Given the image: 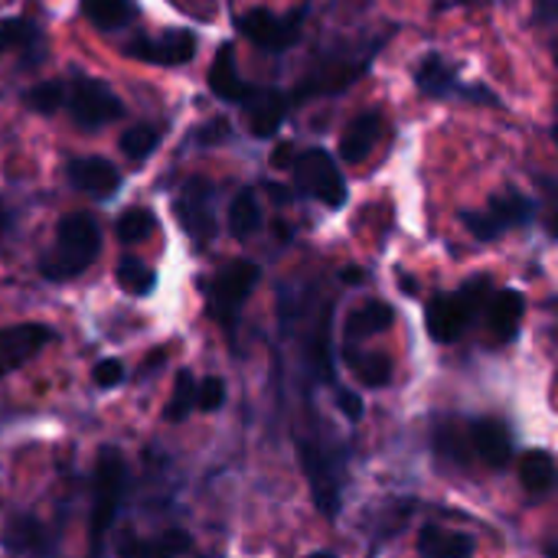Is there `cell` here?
<instances>
[{"instance_id": "obj_1", "label": "cell", "mask_w": 558, "mask_h": 558, "mask_svg": "<svg viewBox=\"0 0 558 558\" xmlns=\"http://www.w3.org/2000/svg\"><path fill=\"white\" fill-rule=\"evenodd\" d=\"M98 248H101V229H98L95 216H88V213H69L65 219H59L56 242L39 258V271L49 281L78 278L98 258Z\"/></svg>"}, {"instance_id": "obj_2", "label": "cell", "mask_w": 558, "mask_h": 558, "mask_svg": "<svg viewBox=\"0 0 558 558\" xmlns=\"http://www.w3.org/2000/svg\"><path fill=\"white\" fill-rule=\"evenodd\" d=\"M124 484H128V471L118 451L101 448L98 464H95V490H92V520H88V536H92V549L98 553L101 539L108 536V530L114 526V517L121 510L124 500Z\"/></svg>"}, {"instance_id": "obj_3", "label": "cell", "mask_w": 558, "mask_h": 558, "mask_svg": "<svg viewBox=\"0 0 558 558\" xmlns=\"http://www.w3.org/2000/svg\"><path fill=\"white\" fill-rule=\"evenodd\" d=\"M262 278V268L255 262H229L209 284V314L216 317V324L232 337L242 317V307L248 301V294L255 291Z\"/></svg>"}, {"instance_id": "obj_4", "label": "cell", "mask_w": 558, "mask_h": 558, "mask_svg": "<svg viewBox=\"0 0 558 558\" xmlns=\"http://www.w3.org/2000/svg\"><path fill=\"white\" fill-rule=\"evenodd\" d=\"M379 52V39L369 43L366 49H340L333 56H327L317 69H311V75L304 78L301 88H294V101H304V98H314V95H337L343 88H350L373 62V56Z\"/></svg>"}, {"instance_id": "obj_5", "label": "cell", "mask_w": 558, "mask_h": 558, "mask_svg": "<svg viewBox=\"0 0 558 558\" xmlns=\"http://www.w3.org/2000/svg\"><path fill=\"white\" fill-rule=\"evenodd\" d=\"M65 105H69L72 121L85 131H98L124 114V105L114 95V88L108 82H101L95 75H82V72L65 85Z\"/></svg>"}, {"instance_id": "obj_6", "label": "cell", "mask_w": 558, "mask_h": 558, "mask_svg": "<svg viewBox=\"0 0 558 558\" xmlns=\"http://www.w3.org/2000/svg\"><path fill=\"white\" fill-rule=\"evenodd\" d=\"M294 183L304 196L324 203L327 209H340L347 203V180L333 154H327L324 147H307L294 160Z\"/></svg>"}, {"instance_id": "obj_7", "label": "cell", "mask_w": 558, "mask_h": 558, "mask_svg": "<svg viewBox=\"0 0 558 558\" xmlns=\"http://www.w3.org/2000/svg\"><path fill=\"white\" fill-rule=\"evenodd\" d=\"M533 216H536V203H533L530 196H523L520 190H504V193H497V196L487 203V209L464 213L461 219H464V226H468V232H471L474 239L494 242V239H500L504 232L533 222Z\"/></svg>"}, {"instance_id": "obj_8", "label": "cell", "mask_w": 558, "mask_h": 558, "mask_svg": "<svg viewBox=\"0 0 558 558\" xmlns=\"http://www.w3.org/2000/svg\"><path fill=\"white\" fill-rule=\"evenodd\" d=\"M484 291H487V281H471V284H468L464 291H458V294H441V298H435V301L428 304V314H425V327H428L432 340H438V343H454V340L468 330V324H471V317H474V311H477Z\"/></svg>"}, {"instance_id": "obj_9", "label": "cell", "mask_w": 558, "mask_h": 558, "mask_svg": "<svg viewBox=\"0 0 558 558\" xmlns=\"http://www.w3.org/2000/svg\"><path fill=\"white\" fill-rule=\"evenodd\" d=\"M304 13H307V7L288 10V13H275L268 7H255V10H248V13L239 16V33L245 39H252L258 49L284 52L298 39L301 23H304Z\"/></svg>"}, {"instance_id": "obj_10", "label": "cell", "mask_w": 558, "mask_h": 558, "mask_svg": "<svg viewBox=\"0 0 558 558\" xmlns=\"http://www.w3.org/2000/svg\"><path fill=\"white\" fill-rule=\"evenodd\" d=\"M173 209H177L183 232L196 245H206L216 235V186L206 177H190L180 186Z\"/></svg>"}, {"instance_id": "obj_11", "label": "cell", "mask_w": 558, "mask_h": 558, "mask_svg": "<svg viewBox=\"0 0 558 558\" xmlns=\"http://www.w3.org/2000/svg\"><path fill=\"white\" fill-rule=\"evenodd\" d=\"M196 33L193 29H167L160 36H137L124 46L131 59L150 62V65H183L196 56Z\"/></svg>"}, {"instance_id": "obj_12", "label": "cell", "mask_w": 558, "mask_h": 558, "mask_svg": "<svg viewBox=\"0 0 558 558\" xmlns=\"http://www.w3.org/2000/svg\"><path fill=\"white\" fill-rule=\"evenodd\" d=\"M415 85H418V92L428 95V98H451V95L464 92V95H471V98H477V101L484 98L487 105H497V95L487 92V88H461L458 69H454L445 56H438V52H428V56L418 62V69H415Z\"/></svg>"}, {"instance_id": "obj_13", "label": "cell", "mask_w": 558, "mask_h": 558, "mask_svg": "<svg viewBox=\"0 0 558 558\" xmlns=\"http://www.w3.org/2000/svg\"><path fill=\"white\" fill-rule=\"evenodd\" d=\"M298 454H301L304 477L311 481V494H314L317 510L327 513V517H337V510H340V481H337V468L330 464V458L324 454V448H317V445H311V441H301V445H298Z\"/></svg>"}, {"instance_id": "obj_14", "label": "cell", "mask_w": 558, "mask_h": 558, "mask_svg": "<svg viewBox=\"0 0 558 558\" xmlns=\"http://www.w3.org/2000/svg\"><path fill=\"white\" fill-rule=\"evenodd\" d=\"M49 340H52V330L43 324H16L10 330H0V379L26 366Z\"/></svg>"}, {"instance_id": "obj_15", "label": "cell", "mask_w": 558, "mask_h": 558, "mask_svg": "<svg viewBox=\"0 0 558 558\" xmlns=\"http://www.w3.org/2000/svg\"><path fill=\"white\" fill-rule=\"evenodd\" d=\"M245 108V124L255 137L268 141L288 118L291 98L278 88H252V95L242 101Z\"/></svg>"}, {"instance_id": "obj_16", "label": "cell", "mask_w": 558, "mask_h": 558, "mask_svg": "<svg viewBox=\"0 0 558 558\" xmlns=\"http://www.w3.org/2000/svg\"><path fill=\"white\" fill-rule=\"evenodd\" d=\"M65 173H69V183L78 193H88L95 199H108L121 186L118 167L111 160H105V157H75V160H69Z\"/></svg>"}, {"instance_id": "obj_17", "label": "cell", "mask_w": 558, "mask_h": 558, "mask_svg": "<svg viewBox=\"0 0 558 558\" xmlns=\"http://www.w3.org/2000/svg\"><path fill=\"white\" fill-rule=\"evenodd\" d=\"M209 88L213 95H219L222 101H232V105H242L255 85H248L239 72V62H235V49L232 43H222L219 52L213 56V65H209Z\"/></svg>"}, {"instance_id": "obj_18", "label": "cell", "mask_w": 558, "mask_h": 558, "mask_svg": "<svg viewBox=\"0 0 558 558\" xmlns=\"http://www.w3.org/2000/svg\"><path fill=\"white\" fill-rule=\"evenodd\" d=\"M379 134H383V114H379V111H363V114H356V118L347 124V131L340 134V160H347V163H363V160L373 154Z\"/></svg>"}, {"instance_id": "obj_19", "label": "cell", "mask_w": 558, "mask_h": 558, "mask_svg": "<svg viewBox=\"0 0 558 558\" xmlns=\"http://www.w3.org/2000/svg\"><path fill=\"white\" fill-rule=\"evenodd\" d=\"M471 445H474V454L490 464L494 471H504L513 458V441H510V432L507 425L494 422V418H484L471 428Z\"/></svg>"}, {"instance_id": "obj_20", "label": "cell", "mask_w": 558, "mask_h": 558, "mask_svg": "<svg viewBox=\"0 0 558 558\" xmlns=\"http://www.w3.org/2000/svg\"><path fill=\"white\" fill-rule=\"evenodd\" d=\"M392 320H396V314L383 301H369V304L356 307L350 314V320H347V347H356L360 340H369L376 333H386L392 327Z\"/></svg>"}, {"instance_id": "obj_21", "label": "cell", "mask_w": 558, "mask_h": 558, "mask_svg": "<svg viewBox=\"0 0 558 558\" xmlns=\"http://www.w3.org/2000/svg\"><path fill=\"white\" fill-rule=\"evenodd\" d=\"M43 46V29L26 20V16H10V20H0V56L7 52H23L29 59H36Z\"/></svg>"}, {"instance_id": "obj_22", "label": "cell", "mask_w": 558, "mask_h": 558, "mask_svg": "<svg viewBox=\"0 0 558 558\" xmlns=\"http://www.w3.org/2000/svg\"><path fill=\"white\" fill-rule=\"evenodd\" d=\"M523 311H526V301H523L520 291L494 294V301H490V330H494V337L497 340H513L517 330H520Z\"/></svg>"}, {"instance_id": "obj_23", "label": "cell", "mask_w": 558, "mask_h": 558, "mask_svg": "<svg viewBox=\"0 0 558 558\" xmlns=\"http://www.w3.org/2000/svg\"><path fill=\"white\" fill-rule=\"evenodd\" d=\"M418 553L425 558H471L474 539L464 533H441V530L428 526L418 536Z\"/></svg>"}, {"instance_id": "obj_24", "label": "cell", "mask_w": 558, "mask_h": 558, "mask_svg": "<svg viewBox=\"0 0 558 558\" xmlns=\"http://www.w3.org/2000/svg\"><path fill=\"white\" fill-rule=\"evenodd\" d=\"M82 13L98 29H121L137 16L134 0H82Z\"/></svg>"}, {"instance_id": "obj_25", "label": "cell", "mask_w": 558, "mask_h": 558, "mask_svg": "<svg viewBox=\"0 0 558 558\" xmlns=\"http://www.w3.org/2000/svg\"><path fill=\"white\" fill-rule=\"evenodd\" d=\"M262 229V206H258V196L252 190H239L232 206H229V232L245 242L252 239L255 232Z\"/></svg>"}, {"instance_id": "obj_26", "label": "cell", "mask_w": 558, "mask_h": 558, "mask_svg": "<svg viewBox=\"0 0 558 558\" xmlns=\"http://www.w3.org/2000/svg\"><path fill=\"white\" fill-rule=\"evenodd\" d=\"M520 481L523 487L539 497V494H549L553 484H556V458L549 451H530L523 461H520Z\"/></svg>"}, {"instance_id": "obj_27", "label": "cell", "mask_w": 558, "mask_h": 558, "mask_svg": "<svg viewBox=\"0 0 558 558\" xmlns=\"http://www.w3.org/2000/svg\"><path fill=\"white\" fill-rule=\"evenodd\" d=\"M114 278H118L121 291H128L134 298H144V294H150L157 288V271L150 265H144L141 258H134V255H124L118 262Z\"/></svg>"}, {"instance_id": "obj_28", "label": "cell", "mask_w": 558, "mask_h": 558, "mask_svg": "<svg viewBox=\"0 0 558 558\" xmlns=\"http://www.w3.org/2000/svg\"><path fill=\"white\" fill-rule=\"evenodd\" d=\"M343 356H347V363L353 366V373L360 376V383H366V386H386L389 376H392V360H389V356L360 353L356 347H347Z\"/></svg>"}, {"instance_id": "obj_29", "label": "cell", "mask_w": 558, "mask_h": 558, "mask_svg": "<svg viewBox=\"0 0 558 558\" xmlns=\"http://www.w3.org/2000/svg\"><path fill=\"white\" fill-rule=\"evenodd\" d=\"M193 405H196V379H193L190 369H180L177 379H173L170 402H167V412L163 415H167V422L180 425V422H186V415L193 412Z\"/></svg>"}, {"instance_id": "obj_30", "label": "cell", "mask_w": 558, "mask_h": 558, "mask_svg": "<svg viewBox=\"0 0 558 558\" xmlns=\"http://www.w3.org/2000/svg\"><path fill=\"white\" fill-rule=\"evenodd\" d=\"M157 144H160V134H157V128H150V124H134V128H128V131L121 134V154H124L128 160H134V163L147 160V157L157 150Z\"/></svg>"}, {"instance_id": "obj_31", "label": "cell", "mask_w": 558, "mask_h": 558, "mask_svg": "<svg viewBox=\"0 0 558 558\" xmlns=\"http://www.w3.org/2000/svg\"><path fill=\"white\" fill-rule=\"evenodd\" d=\"M26 108L36 114H56L65 105V85L62 82H36L26 95H23Z\"/></svg>"}, {"instance_id": "obj_32", "label": "cell", "mask_w": 558, "mask_h": 558, "mask_svg": "<svg viewBox=\"0 0 558 558\" xmlns=\"http://www.w3.org/2000/svg\"><path fill=\"white\" fill-rule=\"evenodd\" d=\"M154 226H157V219H154L150 209H128V213H121V219L114 222V232H118L121 242L134 245V242H144V239L154 232Z\"/></svg>"}, {"instance_id": "obj_33", "label": "cell", "mask_w": 558, "mask_h": 558, "mask_svg": "<svg viewBox=\"0 0 558 558\" xmlns=\"http://www.w3.org/2000/svg\"><path fill=\"white\" fill-rule=\"evenodd\" d=\"M118 556L121 558H177L163 549V543H147L137 536H121L118 539Z\"/></svg>"}, {"instance_id": "obj_34", "label": "cell", "mask_w": 558, "mask_h": 558, "mask_svg": "<svg viewBox=\"0 0 558 558\" xmlns=\"http://www.w3.org/2000/svg\"><path fill=\"white\" fill-rule=\"evenodd\" d=\"M222 402H226V383L219 376H206L203 383H196V405L203 412H216L222 409Z\"/></svg>"}, {"instance_id": "obj_35", "label": "cell", "mask_w": 558, "mask_h": 558, "mask_svg": "<svg viewBox=\"0 0 558 558\" xmlns=\"http://www.w3.org/2000/svg\"><path fill=\"white\" fill-rule=\"evenodd\" d=\"M39 533H43V530H39L33 520H20V523L10 526L7 543H10L13 549H36V546H39Z\"/></svg>"}, {"instance_id": "obj_36", "label": "cell", "mask_w": 558, "mask_h": 558, "mask_svg": "<svg viewBox=\"0 0 558 558\" xmlns=\"http://www.w3.org/2000/svg\"><path fill=\"white\" fill-rule=\"evenodd\" d=\"M95 383L101 386V389H114V386H121V379H124V363L121 360H101L98 366H95Z\"/></svg>"}, {"instance_id": "obj_37", "label": "cell", "mask_w": 558, "mask_h": 558, "mask_svg": "<svg viewBox=\"0 0 558 558\" xmlns=\"http://www.w3.org/2000/svg\"><path fill=\"white\" fill-rule=\"evenodd\" d=\"M196 144H219V141H229V121L226 118H213L206 121L196 134H193Z\"/></svg>"}, {"instance_id": "obj_38", "label": "cell", "mask_w": 558, "mask_h": 558, "mask_svg": "<svg viewBox=\"0 0 558 558\" xmlns=\"http://www.w3.org/2000/svg\"><path fill=\"white\" fill-rule=\"evenodd\" d=\"M160 543H163V549H167V553H173L177 558L193 549V539H190V536H186L183 530H170V533H167V536H163Z\"/></svg>"}, {"instance_id": "obj_39", "label": "cell", "mask_w": 558, "mask_h": 558, "mask_svg": "<svg viewBox=\"0 0 558 558\" xmlns=\"http://www.w3.org/2000/svg\"><path fill=\"white\" fill-rule=\"evenodd\" d=\"M337 399H340V409H343V415H347V418H353V422H360V418H363V402H360V396H353V392L340 389V392H337Z\"/></svg>"}, {"instance_id": "obj_40", "label": "cell", "mask_w": 558, "mask_h": 558, "mask_svg": "<svg viewBox=\"0 0 558 558\" xmlns=\"http://www.w3.org/2000/svg\"><path fill=\"white\" fill-rule=\"evenodd\" d=\"M533 3H536V20H539L543 26H556L558 0H533Z\"/></svg>"}, {"instance_id": "obj_41", "label": "cell", "mask_w": 558, "mask_h": 558, "mask_svg": "<svg viewBox=\"0 0 558 558\" xmlns=\"http://www.w3.org/2000/svg\"><path fill=\"white\" fill-rule=\"evenodd\" d=\"M7 219H10V216H7V209H3V206H0V232H3V229H7Z\"/></svg>"}, {"instance_id": "obj_42", "label": "cell", "mask_w": 558, "mask_h": 558, "mask_svg": "<svg viewBox=\"0 0 558 558\" xmlns=\"http://www.w3.org/2000/svg\"><path fill=\"white\" fill-rule=\"evenodd\" d=\"M441 3H477V0H441Z\"/></svg>"}, {"instance_id": "obj_43", "label": "cell", "mask_w": 558, "mask_h": 558, "mask_svg": "<svg viewBox=\"0 0 558 558\" xmlns=\"http://www.w3.org/2000/svg\"><path fill=\"white\" fill-rule=\"evenodd\" d=\"M311 558H337V556H330V553H314Z\"/></svg>"}]
</instances>
